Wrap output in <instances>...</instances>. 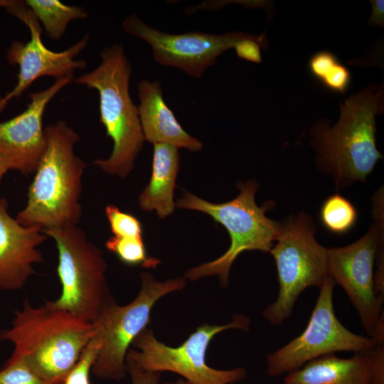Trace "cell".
Wrapping results in <instances>:
<instances>
[{
  "label": "cell",
  "mask_w": 384,
  "mask_h": 384,
  "mask_svg": "<svg viewBox=\"0 0 384 384\" xmlns=\"http://www.w3.org/2000/svg\"><path fill=\"white\" fill-rule=\"evenodd\" d=\"M98 331L96 322L85 321L68 311L27 299L14 311L9 329L0 339L14 346L10 359H20L48 384H62Z\"/></svg>",
  "instance_id": "1"
},
{
  "label": "cell",
  "mask_w": 384,
  "mask_h": 384,
  "mask_svg": "<svg viewBox=\"0 0 384 384\" xmlns=\"http://www.w3.org/2000/svg\"><path fill=\"white\" fill-rule=\"evenodd\" d=\"M46 148L28 187L26 206L16 219L43 231L77 225L87 164L74 152L78 134L60 120L44 128Z\"/></svg>",
  "instance_id": "2"
},
{
  "label": "cell",
  "mask_w": 384,
  "mask_h": 384,
  "mask_svg": "<svg viewBox=\"0 0 384 384\" xmlns=\"http://www.w3.org/2000/svg\"><path fill=\"white\" fill-rule=\"evenodd\" d=\"M383 84L370 85L341 103L338 122H320L311 129L320 167L341 187L365 181L378 160L375 116L384 110Z\"/></svg>",
  "instance_id": "3"
},
{
  "label": "cell",
  "mask_w": 384,
  "mask_h": 384,
  "mask_svg": "<svg viewBox=\"0 0 384 384\" xmlns=\"http://www.w3.org/2000/svg\"><path fill=\"white\" fill-rule=\"evenodd\" d=\"M100 57L98 67L75 82L97 90L100 122L113 141L110 156L94 164L105 173L125 178L133 170L144 142L138 108L129 94L132 66L120 44L104 48Z\"/></svg>",
  "instance_id": "4"
},
{
  "label": "cell",
  "mask_w": 384,
  "mask_h": 384,
  "mask_svg": "<svg viewBox=\"0 0 384 384\" xmlns=\"http://www.w3.org/2000/svg\"><path fill=\"white\" fill-rule=\"evenodd\" d=\"M238 188V196L225 203H213L188 191H184L175 203L176 207L179 208L208 214L225 228L230 238V245L223 255L190 269L185 274L186 279L197 280L218 275L221 286L226 287L230 267L241 252L246 250L270 252L272 247L281 228V223L265 215L272 203L261 207L257 205L255 195L258 184L255 181H239Z\"/></svg>",
  "instance_id": "5"
},
{
  "label": "cell",
  "mask_w": 384,
  "mask_h": 384,
  "mask_svg": "<svg viewBox=\"0 0 384 384\" xmlns=\"http://www.w3.org/2000/svg\"><path fill=\"white\" fill-rule=\"evenodd\" d=\"M55 242L57 273L62 292L52 306L94 323L112 298L106 278L107 265L102 251L78 225L43 230Z\"/></svg>",
  "instance_id": "6"
},
{
  "label": "cell",
  "mask_w": 384,
  "mask_h": 384,
  "mask_svg": "<svg viewBox=\"0 0 384 384\" xmlns=\"http://www.w3.org/2000/svg\"><path fill=\"white\" fill-rule=\"evenodd\" d=\"M315 225L304 213L281 223L270 252L276 263L279 292L262 311L272 325L278 326L292 314L298 297L309 287L320 288L327 278V248L316 240Z\"/></svg>",
  "instance_id": "7"
},
{
  "label": "cell",
  "mask_w": 384,
  "mask_h": 384,
  "mask_svg": "<svg viewBox=\"0 0 384 384\" xmlns=\"http://www.w3.org/2000/svg\"><path fill=\"white\" fill-rule=\"evenodd\" d=\"M250 319L238 314L225 325L202 324L178 347H170L158 341L151 329L146 328L134 340L125 363L143 371H171L191 384H233L243 380L246 370L235 368L218 370L206 362L207 348L213 338L225 330H248Z\"/></svg>",
  "instance_id": "8"
},
{
  "label": "cell",
  "mask_w": 384,
  "mask_h": 384,
  "mask_svg": "<svg viewBox=\"0 0 384 384\" xmlns=\"http://www.w3.org/2000/svg\"><path fill=\"white\" fill-rule=\"evenodd\" d=\"M141 288L134 300L118 305L112 297L97 320V336L101 346L91 372L101 379L121 380L127 368L125 359L135 338L146 328L151 311L164 296L186 285V278L156 281L148 272L141 273Z\"/></svg>",
  "instance_id": "9"
},
{
  "label": "cell",
  "mask_w": 384,
  "mask_h": 384,
  "mask_svg": "<svg viewBox=\"0 0 384 384\" xmlns=\"http://www.w3.org/2000/svg\"><path fill=\"white\" fill-rule=\"evenodd\" d=\"M334 279L328 276L322 286L309 323L297 337L267 357V373L279 376L302 368L308 362L335 352L370 351L377 343L371 337L358 335L337 319L333 304Z\"/></svg>",
  "instance_id": "10"
},
{
  "label": "cell",
  "mask_w": 384,
  "mask_h": 384,
  "mask_svg": "<svg viewBox=\"0 0 384 384\" xmlns=\"http://www.w3.org/2000/svg\"><path fill=\"white\" fill-rule=\"evenodd\" d=\"M376 223L357 241L342 247L327 249V272L341 286L356 308L367 336L373 338L383 314L384 299L374 287V265L379 245L383 243V215L378 209Z\"/></svg>",
  "instance_id": "11"
},
{
  "label": "cell",
  "mask_w": 384,
  "mask_h": 384,
  "mask_svg": "<svg viewBox=\"0 0 384 384\" xmlns=\"http://www.w3.org/2000/svg\"><path fill=\"white\" fill-rule=\"evenodd\" d=\"M122 27L127 33L144 40L151 46L156 63L181 69L196 78H200L207 68L214 65L222 53L254 36L240 31L222 35L199 31L171 34L149 26L136 14L127 18Z\"/></svg>",
  "instance_id": "12"
},
{
  "label": "cell",
  "mask_w": 384,
  "mask_h": 384,
  "mask_svg": "<svg viewBox=\"0 0 384 384\" xmlns=\"http://www.w3.org/2000/svg\"><path fill=\"white\" fill-rule=\"evenodd\" d=\"M9 13L23 22L31 32V40L26 43L13 42L7 52L10 64L18 65L19 72L14 88L0 100V113L13 97L20 96L36 79L42 76H53L57 79L73 77L76 69L86 66L85 60H75V56L87 45L88 36L61 51L54 52L45 46L41 41V28L38 20L26 4L19 1H6Z\"/></svg>",
  "instance_id": "13"
},
{
  "label": "cell",
  "mask_w": 384,
  "mask_h": 384,
  "mask_svg": "<svg viewBox=\"0 0 384 384\" xmlns=\"http://www.w3.org/2000/svg\"><path fill=\"white\" fill-rule=\"evenodd\" d=\"M73 77L57 79L46 90L29 95L27 108L18 115L0 122V153L12 163L14 170L34 174L46 148L43 117L48 103Z\"/></svg>",
  "instance_id": "14"
},
{
  "label": "cell",
  "mask_w": 384,
  "mask_h": 384,
  "mask_svg": "<svg viewBox=\"0 0 384 384\" xmlns=\"http://www.w3.org/2000/svg\"><path fill=\"white\" fill-rule=\"evenodd\" d=\"M8 202L0 199V290H21L43 261L39 250L48 238L35 226L20 224L8 212Z\"/></svg>",
  "instance_id": "15"
},
{
  "label": "cell",
  "mask_w": 384,
  "mask_h": 384,
  "mask_svg": "<svg viewBox=\"0 0 384 384\" xmlns=\"http://www.w3.org/2000/svg\"><path fill=\"white\" fill-rule=\"evenodd\" d=\"M138 113L144 141L198 151L203 144L187 133L166 104L159 81L143 80L137 86Z\"/></svg>",
  "instance_id": "16"
},
{
  "label": "cell",
  "mask_w": 384,
  "mask_h": 384,
  "mask_svg": "<svg viewBox=\"0 0 384 384\" xmlns=\"http://www.w3.org/2000/svg\"><path fill=\"white\" fill-rule=\"evenodd\" d=\"M373 361V350L349 358L323 356L287 373L284 384H370Z\"/></svg>",
  "instance_id": "17"
},
{
  "label": "cell",
  "mask_w": 384,
  "mask_h": 384,
  "mask_svg": "<svg viewBox=\"0 0 384 384\" xmlns=\"http://www.w3.org/2000/svg\"><path fill=\"white\" fill-rule=\"evenodd\" d=\"M152 171L149 183L139 198L141 209L154 210L159 218L174 212V191L179 170L178 149L164 143L154 144Z\"/></svg>",
  "instance_id": "18"
},
{
  "label": "cell",
  "mask_w": 384,
  "mask_h": 384,
  "mask_svg": "<svg viewBox=\"0 0 384 384\" xmlns=\"http://www.w3.org/2000/svg\"><path fill=\"white\" fill-rule=\"evenodd\" d=\"M25 4L43 23L46 35L52 39H59L70 21L87 16L82 8L68 6L57 0H27Z\"/></svg>",
  "instance_id": "19"
},
{
  "label": "cell",
  "mask_w": 384,
  "mask_h": 384,
  "mask_svg": "<svg viewBox=\"0 0 384 384\" xmlns=\"http://www.w3.org/2000/svg\"><path fill=\"white\" fill-rule=\"evenodd\" d=\"M308 69L314 79L331 92L344 95L350 86V71L330 51L314 53L309 60Z\"/></svg>",
  "instance_id": "20"
},
{
  "label": "cell",
  "mask_w": 384,
  "mask_h": 384,
  "mask_svg": "<svg viewBox=\"0 0 384 384\" xmlns=\"http://www.w3.org/2000/svg\"><path fill=\"white\" fill-rule=\"evenodd\" d=\"M320 217L327 230L335 234H343L354 225L357 213L349 201L338 194H334L324 202Z\"/></svg>",
  "instance_id": "21"
},
{
  "label": "cell",
  "mask_w": 384,
  "mask_h": 384,
  "mask_svg": "<svg viewBox=\"0 0 384 384\" xmlns=\"http://www.w3.org/2000/svg\"><path fill=\"white\" fill-rule=\"evenodd\" d=\"M106 248L114 254L123 263L154 268L159 260L148 257L142 238H127L112 235L105 244Z\"/></svg>",
  "instance_id": "22"
},
{
  "label": "cell",
  "mask_w": 384,
  "mask_h": 384,
  "mask_svg": "<svg viewBox=\"0 0 384 384\" xmlns=\"http://www.w3.org/2000/svg\"><path fill=\"white\" fill-rule=\"evenodd\" d=\"M101 346L97 334L90 341L62 384H90V373Z\"/></svg>",
  "instance_id": "23"
},
{
  "label": "cell",
  "mask_w": 384,
  "mask_h": 384,
  "mask_svg": "<svg viewBox=\"0 0 384 384\" xmlns=\"http://www.w3.org/2000/svg\"><path fill=\"white\" fill-rule=\"evenodd\" d=\"M105 215L113 235L142 238V224L135 216L122 211L113 204H110L105 208Z\"/></svg>",
  "instance_id": "24"
},
{
  "label": "cell",
  "mask_w": 384,
  "mask_h": 384,
  "mask_svg": "<svg viewBox=\"0 0 384 384\" xmlns=\"http://www.w3.org/2000/svg\"><path fill=\"white\" fill-rule=\"evenodd\" d=\"M0 384H48L20 359H10L0 370Z\"/></svg>",
  "instance_id": "25"
},
{
  "label": "cell",
  "mask_w": 384,
  "mask_h": 384,
  "mask_svg": "<svg viewBox=\"0 0 384 384\" xmlns=\"http://www.w3.org/2000/svg\"><path fill=\"white\" fill-rule=\"evenodd\" d=\"M268 47V41L264 33L240 41L234 48L239 58L253 63H260L262 61L260 50H266Z\"/></svg>",
  "instance_id": "26"
},
{
  "label": "cell",
  "mask_w": 384,
  "mask_h": 384,
  "mask_svg": "<svg viewBox=\"0 0 384 384\" xmlns=\"http://www.w3.org/2000/svg\"><path fill=\"white\" fill-rule=\"evenodd\" d=\"M370 384H384V345L377 344L373 349Z\"/></svg>",
  "instance_id": "27"
},
{
  "label": "cell",
  "mask_w": 384,
  "mask_h": 384,
  "mask_svg": "<svg viewBox=\"0 0 384 384\" xmlns=\"http://www.w3.org/2000/svg\"><path fill=\"white\" fill-rule=\"evenodd\" d=\"M127 373H129L132 384H159L161 373L143 371L133 365L126 363Z\"/></svg>",
  "instance_id": "28"
},
{
  "label": "cell",
  "mask_w": 384,
  "mask_h": 384,
  "mask_svg": "<svg viewBox=\"0 0 384 384\" xmlns=\"http://www.w3.org/2000/svg\"><path fill=\"white\" fill-rule=\"evenodd\" d=\"M370 4L372 6V13L368 21V25L373 26L383 27L384 25V13H383V1L371 0Z\"/></svg>",
  "instance_id": "29"
},
{
  "label": "cell",
  "mask_w": 384,
  "mask_h": 384,
  "mask_svg": "<svg viewBox=\"0 0 384 384\" xmlns=\"http://www.w3.org/2000/svg\"><path fill=\"white\" fill-rule=\"evenodd\" d=\"M9 170H14L11 161L0 153V183L3 176Z\"/></svg>",
  "instance_id": "30"
},
{
  "label": "cell",
  "mask_w": 384,
  "mask_h": 384,
  "mask_svg": "<svg viewBox=\"0 0 384 384\" xmlns=\"http://www.w3.org/2000/svg\"><path fill=\"white\" fill-rule=\"evenodd\" d=\"M163 384H191V383H189L188 381L186 380H178L176 382H166V383H164Z\"/></svg>",
  "instance_id": "31"
}]
</instances>
